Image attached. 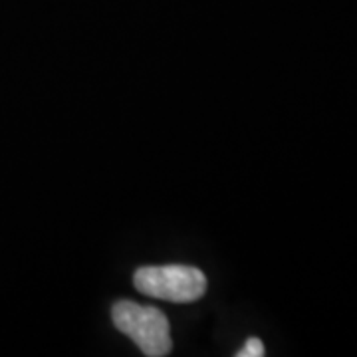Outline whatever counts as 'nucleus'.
<instances>
[{"label":"nucleus","mask_w":357,"mask_h":357,"mask_svg":"<svg viewBox=\"0 0 357 357\" xmlns=\"http://www.w3.org/2000/svg\"><path fill=\"white\" fill-rule=\"evenodd\" d=\"M133 284L141 294L149 298L178 304L201 300L208 286L203 270L185 264L141 266L133 274Z\"/></svg>","instance_id":"nucleus-2"},{"label":"nucleus","mask_w":357,"mask_h":357,"mask_svg":"<svg viewBox=\"0 0 357 357\" xmlns=\"http://www.w3.org/2000/svg\"><path fill=\"white\" fill-rule=\"evenodd\" d=\"M112 319L115 328L139 345L145 356H169L173 347L171 328L169 319L159 307L119 300L112 306Z\"/></svg>","instance_id":"nucleus-1"},{"label":"nucleus","mask_w":357,"mask_h":357,"mask_svg":"<svg viewBox=\"0 0 357 357\" xmlns=\"http://www.w3.org/2000/svg\"><path fill=\"white\" fill-rule=\"evenodd\" d=\"M264 354H266V351H264L262 340H258V337H248L246 344L243 345V349L236 354V357H262Z\"/></svg>","instance_id":"nucleus-3"}]
</instances>
